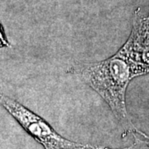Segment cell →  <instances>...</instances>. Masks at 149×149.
Wrapping results in <instances>:
<instances>
[{
	"instance_id": "1",
	"label": "cell",
	"mask_w": 149,
	"mask_h": 149,
	"mask_svg": "<svg viewBox=\"0 0 149 149\" xmlns=\"http://www.w3.org/2000/svg\"><path fill=\"white\" fill-rule=\"evenodd\" d=\"M69 73L80 75L104 100L119 122L128 128H133L126 109V90L133 78L146 74L147 72L129 58L121 48L106 60L74 65Z\"/></svg>"
},
{
	"instance_id": "2",
	"label": "cell",
	"mask_w": 149,
	"mask_h": 149,
	"mask_svg": "<svg viewBox=\"0 0 149 149\" xmlns=\"http://www.w3.org/2000/svg\"><path fill=\"white\" fill-rule=\"evenodd\" d=\"M0 104L16 119L28 134L42 144L45 149H113L97 145L80 143L65 139L44 118L1 92Z\"/></svg>"
},
{
	"instance_id": "3",
	"label": "cell",
	"mask_w": 149,
	"mask_h": 149,
	"mask_svg": "<svg viewBox=\"0 0 149 149\" xmlns=\"http://www.w3.org/2000/svg\"><path fill=\"white\" fill-rule=\"evenodd\" d=\"M135 63L149 73V16L143 17L139 10L135 12L133 27L128 41L121 47Z\"/></svg>"
},
{
	"instance_id": "4",
	"label": "cell",
	"mask_w": 149,
	"mask_h": 149,
	"mask_svg": "<svg viewBox=\"0 0 149 149\" xmlns=\"http://www.w3.org/2000/svg\"><path fill=\"white\" fill-rule=\"evenodd\" d=\"M10 47V44L7 41L3 32V29L0 26V47Z\"/></svg>"
},
{
	"instance_id": "5",
	"label": "cell",
	"mask_w": 149,
	"mask_h": 149,
	"mask_svg": "<svg viewBox=\"0 0 149 149\" xmlns=\"http://www.w3.org/2000/svg\"><path fill=\"white\" fill-rule=\"evenodd\" d=\"M132 130H133V132H135V133H139V135H141V136L143 138V141L144 143H145L147 144V145L149 147V136H148L147 134H145L143 132H142V131H140V130H139V129L135 128L134 127L132 128Z\"/></svg>"
}]
</instances>
